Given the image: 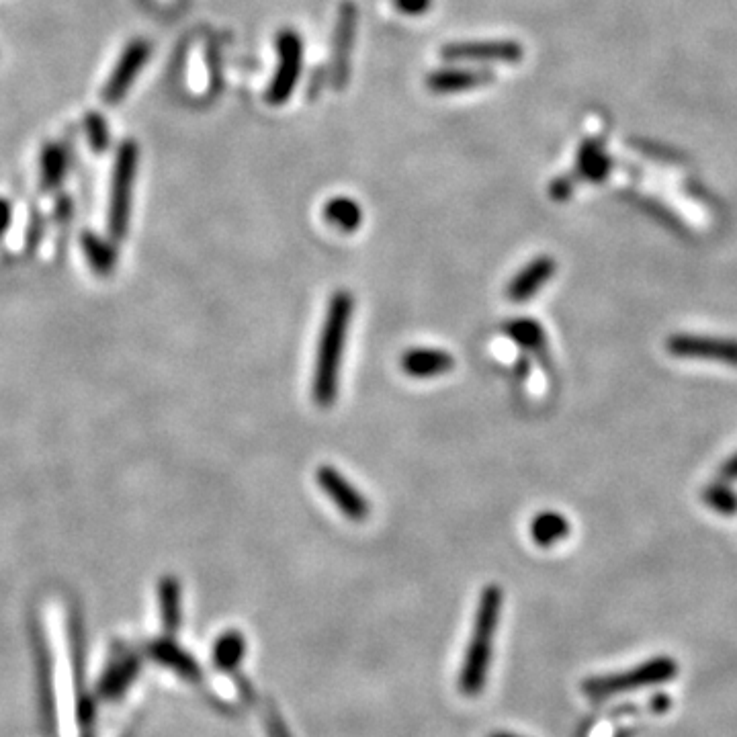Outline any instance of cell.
<instances>
[{
  "label": "cell",
  "mask_w": 737,
  "mask_h": 737,
  "mask_svg": "<svg viewBox=\"0 0 737 737\" xmlns=\"http://www.w3.org/2000/svg\"><path fill=\"white\" fill-rule=\"evenodd\" d=\"M353 312L355 299L351 291L340 289L330 297L322 324V334L318 340L314 383H312V396L320 408H330L336 402L340 361L346 346V336H349Z\"/></svg>",
  "instance_id": "cell-1"
},
{
  "label": "cell",
  "mask_w": 737,
  "mask_h": 737,
  "mask_svg": "<svg viewBox=\"0 0 737 737\" xmlns=\"http://www.w3.org/2000/svg\"><path fill=\"white\" fill-rule=\"evenodd\" d=\"M500 611H502V590L500 586L490 584L484 588L480 596L478 613H475L471 639L465 652V662L461 666L459 688L465 697H478L486 684Z\"/></svg>",
  "instance_id": "cell-2"
},
{
  "label": "cell",
  "mask_w": 737,
  "mask_h": 737,
  "mask_svg": "<svg viewBox=\"0 0 737 737\" xmlns=\"http://www.w3.org/2000/svg\"><path fill=\"white\" fill-rule=\"evenodd\" d=\"M136 172H138V146L136 142H125L121 144L117 158H115L111 197H109L107 226H109V234L113 240H121L127 234Z\"/></svg>",
  "instance_id": "cell-3"
},
{
  "label": "cell",
  "mask_w": 737,
  "mask_h": 737,
  "mask_svg": "<svg viewBox=\"0 0 737 737\" xmlns=\"http://www.w3.org/2000/svg\"><path fill=\"white\" fill-rule=\"evenodd\" d=\"M678 666L674 660L670 658H656L649 660L629 672L623 674H611V676H596V678H588L582 684V692L590 699H606V697H615L621 695V692H629V690H637L643 686H654V684H662L668 682L676 676Z\"/></svg>",
  "instance_id": "cell-4"
},
{
  "label": "cell",
  "mask_w": 737,
  "mask_h": 737,
  "mask_svg": "<svg viewBox=\"0 0 737 737\" xmlns=\"http://www.w3.org/2000/svg\"><path fill=\"white\" fill-rule=\"evenodd\" d=\"M666 351L678 359H703L737 367V340L731 338L674 334L666 340Z\"/></svg>",
  "instance_id": "cell-5"
},
{
  "label": "cell",
  "mask_w": 737,
  "mask_h": 737,
  "mask_svg": "<svg viewBox=\"0 0 737 737\" xmlns=\"http://www.w3.org/2000/svg\"><path fill=\"white\" fill-rule=\"evenodd\" d=\"M316 482L346 518L355 520V523H361V520L369 518L371 514L369 500L359 488H355L349 480H346L336 467L320 465L316 471Z\"/></svg>",
  "instance_id": "cell-6"
},
{
  "label": "cell",
  "mask_w": 737,
  "mask_h": 737,
  "mask_svg": "<svg viewBox=\"0 0 737 737\" xmlns=\"http://www.w3.org/2000/svg\"><path fill=\"white\" fill-rule=\"evenodd\" d=\"M148 58H150V46L146 41L129 43L105 84L103 99L107 105H117L125 97L129 86L134 84V80L138 78Z\"/></svg>",
  "instance_id": "cell-7"
},
{
  "label": "cell",
  "mask_w": 737,
  "mask_h": 737,
  "mask_svg": "<svg viewBox=\"0 0 737 737\" xmlns=\"http://www.w3.org/2000/svg\"><path fill=\"white\" fill-rule=\"evenodd\" d=\"M279 56L281 66L269 91V101L275 105L287 101L301 70V43L297 35L287 31L279 37Z\"/></svg>",
  "instance_id": "cell-8"
},
{
  "label": "cell",
  "mask_w": 737,
  "mask_h": 737,
  "mask_svg": "<svg viewBox=\"0 0 737 737\" xmlns=\"http://www.w3.org/2000/svg\"><path fill=\"white\" fill-rule=\"evenodd\" d=\"M557 271L551 256H537L527 267L520 269L506 287V297L514 303H525L535 297V293L547 285V281Z\"/></svg>",
  "instance_id": "cell-9"
},
{
  "label": "cell",
  "mask_w": 737,
  "mask_h": 737,
  "mask_svg": "<svg viewBox=\"0 0 737 737\" xmlns=\"http://www.w3.org/2000/svg\"><path fill=\"white\" fill-rule=\"evenodd\" d=\"M449 60H494V62H518L523 50L512 41H478V43H455L443 52Z\"/></svg>",
  "instance_id": "cell-10"
},
{
  "label": "cell",
  "mask_w": 737,
  "mask_h": 737,
  "mask_svg": "<svg viewBox=\"0 0 737 737\" xmlns=\"http://www.w3.org/2000/svg\"><path fill=\"white\" fill-rule=\"evenodd\" d=\"M148 656L164 668L175 670L189 682H199L203 678L201 666L191 658L189 652L170 637H160L148 645Z\"/></svg>",
  "instance_id": "cell-11"
},
{
  "label": "cell",
  "mask_w": 737,
  "mask_h": 737,
  "mask_svg": "<svg viewBox=\"0 0 737 737\" xmlns=\"http://www.w3.org/2000/svg\"><path fill=\"white\" fill-rule=\"evenodd\" d=\"M400 365L414 379H432L449 373L455 367V359L441 349H410L402 355Z\"/></svg>",
  "instance_id": "cell-12"
},
{
  "label": "cell",
  "mask_w": 737,
  "mask_h": 737,
  "mask_svg": "<svg viewBox=\"0 0 737 737\" xmlns=\"http://www.w3.org/2000/svg\"><path fill=\"white\" fill-rule=\"evenodd\" d=\"M140 668H142V660L136 654H125L113 660L99 682V688H97L99 697L107 701L123 697L127 688L132 686L134 680L138 678Z\"/></svg>",
  "instance_id": "cell-13"
},
{
  "label": "cell",
  "mask_w": 737,
  "mask_h": 737,
  "mask_svg": "<svg viewBox=\"0 0 737 737\" xmlns=\"http://www.w3.org/2000/svg\"><path fill=\"white\" fill-rule=\"evenodd\" d=\"M158 611L162 629L175 635L183 623V586L175 576H164L158 582Z\"/></svg>",
  "instance_id": "cell-14"
},
{
  "label": "cell",
  "mask_w": 737,
  "mask_h": 737,
  "mask_svg": "<svg viewBox=\"0 0 737 737\" xmlns=\"http://www.w3.org/2000/svg\"><path fill=\"white\" fill-rule=\"evenodd\" d=\"M37 645V678H39V703H41V717L50 733L56 731V699H54V682H52V662L48 656V647L43 643V637H35Z\"/></svg>",
  "instance_id": "cell-15"
},
{
  "label": "cell",
  "mask_w": 737,
  "mask_h": 737,
  "mask_svg": "<svg viewBox=\"0 0 737 737\" xmlns=\"http://www.w3.org/2000/svg\"><path fill=\"white\" fill-rule=\"evenodd\" d=\"M570 520L553 510L541 512L531 523V537L539 547H553L570 535Z\"/></svg>",
  "instance_id": "cell-16"
},
{
  "label": "cell",
  "mask_w": 737,
  "mask_h": 737,
  "mask_svg": "<svg viewBox=\"0 0 737 737\" xmlns=\"http://www.w3.org/2000/svg\"><path fill=\"white\" fill-rule=\"evenodd\" d=\"M246 654V639L240 631H226L213 645V664L222 672H234Z\"/></svg>",
  "instance_id": "cell-17"
},
{
  "label": "cell",
  "mask_w": 737,
  "mask_h": 737,
  "mask_svg": "<svg viewBox=\"0 0 737 737\" xmlns=\"http://www.w3.org/2000/svg\"><path fill=\"white\" fill-rule=\"evenodd\" d=\"M324 218L340 232H355L363 224V209L349 197H336L326 203Z\"/></svg>",
  "instance_id": "cell-18"
},
{
  "label": "cell",
  "mask_w": 737,
  "mask_h": 737,
  "mask_svg": "<svg viewBox=\"0 0 737 737\" xmlns=\"http://www.w3.org/2000/svg\"><path fill=\"white\" fill-rule=\"evenodd\" d=\"M490 76L488 74H480V72H469V70H443L432 74L428 84L432 91L437 93H457V91H467L473 89V86H480L484 82H488Z\"/></svg>",
  "instance_id": "cell-19"
},
{
  "label": "cell",
  "mask_w": 737,
  "mask_h": 737,
  "mask_svg": "<svg viewBox=\"0 0 737 737\" xmlns=\"http://www.w3.org/2000/svg\"><path fill=\"white\" fill-rule=\"evenodd\" d=\"M80 242H82V250L86 254V260H89V265L93 267L95 273L109 275L115 269L117 252L109 242H105L103 238H99L95 234H84Z\"/></svg>",
  "instance_id": "cell-20"
},
{
  "label": "cell",
  "mask_w": 737,
  "mask_h": 737,
  "mask_svg": "<svg viewBox=\"0 0 737 737\" xmlns=\"http://www.w3.org/2000/svg\"><path fill=\"white\" fill-rule=\"evenodd\" d=\"M504 332L527 351L543 353L545 351V332L543 326H539L535 320L529 318H516L504 326Z\"/></svg>",
  "instance_id": "cell-21"
},
{
  "label": "cell",
  "mask_w": 737,
  "mask_h": 737,
  "mask_svg": "<svg viewBox=\"0 0 737 737\" xmlns=\"http://www.w3.org/2000/svg\"><path fill=\"white\" fill-rule=\"evenodd\" d=\"M68 170V158L64 148L60 146H46L41 154V187L56 189Z\"/></svg>",
  "instance_id": "cell-22"
},
{
  "label": "cell",
  "mask_w": 737,
  "mask_h": 737,
  "mask_svg": "<svg viewBox=\"0 0 737 737\" xmlns=\"http://www.w3.org/2000/svg\"><path fill=\"white\" fill-rule=\"evenodd\" d=\"M703 500L707 506L723 516H731L737 512V494L725 484H713L703 492Z\"/></svg>",
  "instance_id": "cell-23"
},
{
  "label": "cell",
  "mask_w": 737,
  "mask_h": 737,
  "mask_svg": "<svg viewBox=\"0 0 737 737\" xmlns=\"http://www.w3.org/2000/svg\"><path fill=\"white\" fill-rule=\"evenodd\" d=\"M84 127H86V136H89L93 150L103 152L109 144V129H107L105 119L97 113H89V117L84 119Z\"/></svg>",
  "instance_id": "cell-24"
},
{
  "label": "cell",
  "mask_w": 737,
  "mask_h": 737,
  "mask_svg": "<svg viewBox=\"0 0 737 737\" xmlns=\"http://www.w3.org/2000/svg\"><path fill=\"white\" fill-rule=\"evenodd\" d=\"M396 7L402 13L418 15V13H422V11H426L430 7V0H396Z\"/></svg>",
  "instance_id": "cell-25"
},
{
  "label": "cell",
  "mask_w": 737,
  "mask_h": 737,
  "mask_svg": "<svg viewBox=\"0 0 737 737\" xmlns=\"http://www.w3.org/2000/svg\"><path fill=\"white\" fill-rule=\"evenodd\" d=\"M13 220V207L7 199H0V234H5Z\"/></svg>",
  "instance_id": "cell-26"
},
{
  "label": "cell",
  "mask_w": 737,
  "mask_h": 737,
  "mask_svg": "<svg viewBox=\"0 0 737 737\" xmlns=\"http://www.w3.org/2000/svg\"><path fill=\"white\" fill-rule=\"evenodd\" d=\"M721 478L727 480V482L737 480V455H733L731 459L725 461V465L721 467Z\"/></svg>",
  "instance_id": "cell-27"
},
{
  "label": "cell",
  "mask_w": 737,
  "mask_h": 737,
  "mask_svg": "<svg viewBox=\"0 0 737 737\" xmlns=\"http://www.w3.org/2000/svg\"><path fill=\"white\" fill-rule=\"evenodd\" d=\"M490 737H518V735H512V733H494Z\"/></svg>",
  "instance_id": "cell-28"
}]
</instances>
